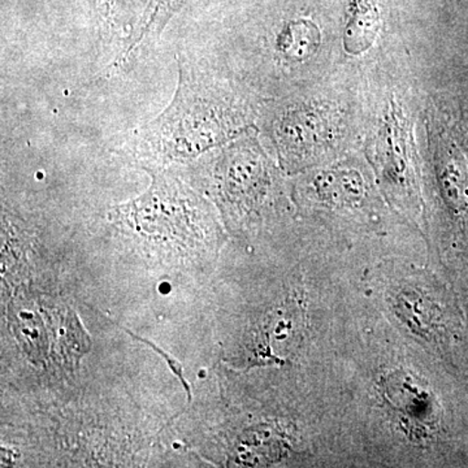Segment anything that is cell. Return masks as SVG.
<instances>
[{
    "instance_id": "1",
    "label": "cell",
    "mask_w": 468,
    "mask_h": 468,
    "mask_svg": "<svg viewBox=\"0 0 468 468\" xmlns=\"http://www.w3.org/2000/svg\"><path fill=\"white\" fill-rule=\"evenodd\" d=\"M241 129L239 111L205 70L180 60L171 103L137 129L129 151L151 162H184L232 140Z\"/></svg>"
},
{
    "instance_id": "2",
    "label": "cell",
    "mask_w": 468,
    "mask_h": 468,
    "mask_svg": "<svg viewBox=\"0 0 468 468\" xmlns=\"http://www.w3.org/2000/svg\"><path fill=\"white\" fill-rule=\"evenodd\" d=\"M149 171L153 183L134 201L112 209L116 226L144 242L194 250L212 241L215 221L201 197L165 172Z\"/></svg>"
},
{
    "instance_id": "3",
    "label": "cell",
    "mask_w": 468,
    "mask_h": 468,
    "mask_svg": "<svg viewBox=\"0 0 468 468\" xmlns=\"http://www.w3.org/2000/svg\"><path fill=\"white\" fill-rule=\"evenodd\" d=\"M381 27L378 0H351L349 21L345 30V48L362 54L371 48Z\"/></svg>"
},
{
    "instance_id": "4",
    "label": "cell",
    "mask_w": 468,
    "mask_h": 468,
    "mask_svg": "<svg viewBox=\"0 0 468 468\" xmlns=\"http://www.w3.org/2000/svg\"><path fill=\"white\" fill-rule=\"evenodd\" d=\"M190 0H147L143 16L134 27L131 38L126 43L122 58H129L144 42L155 38L168 26L176 14L181 11Z\"/></svg>"
},
{
    "instance_id": "5",
    "label": "cell",
    "mask_w": 468,
    "mask_h": 468,
    "mask_svg": "<svg viewBox=\"0 0 468 468\" xmlns=\"http://www.w3.org/2000/svg\"><path fill=\"white\" fill-rule=\"evenodd\" d=\"M284 451V440L275 433V431H255L249 433L241 441L239 460L261 464L263 462L276 460Z\"/></svg>"
},
{
    "instance_id": "6",
    "label": "cell",
    "mask_w": 468,
    "mask_h": 468,
    "mask_svg": "<svg viewBox=\"0 0 468 468\" xmlns=\"http://www.w3.org/2000/svg\"><path fill=\"white\" fill-rule=\"evenodd\" d=\"M122 3H124V0H98L101 17L104 18L109 27H113Z\"/></svg>"
}]
</instances>
